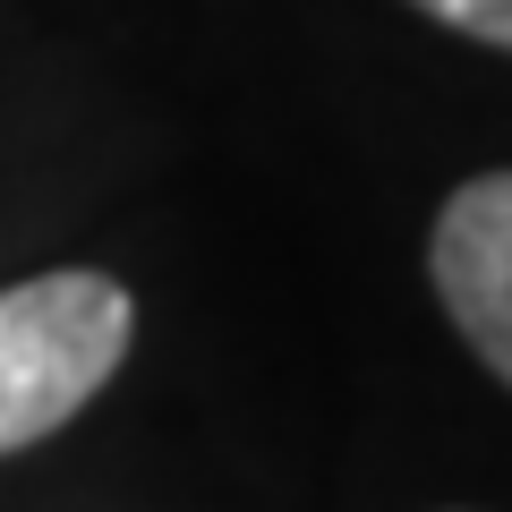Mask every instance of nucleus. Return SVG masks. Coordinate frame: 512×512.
Here are the masks:
<instances>
[{
  "instance_id": "nucleus-1",
  "label": "nucleus",
  "mask_w": 512,
  "mask_h": 512,
  "mask_svg": "<svg viewBox=\"0 0 512 512\" xmlns=\"http://www.w3.org/2000/svg\"><path fill=\"white\" fill-rule=\"evenodd\" d=\"M128 333H137L128 291L86 265L0 291V453L60 436L120 376Z\"/></svg>"
},
{
  "instance_id": "nucleus-2",
  "label": "nucleus",
  "mask_w": 512,
  "mask_h": 512,
  "mask_svg": "<svg viewBox=\"0 0 512 512\" xmlns=\"http://www.w3.org/2000/svg\"><path fill=\"white\" fill-rule=\"evenodd\" d=\"M427 274H436V299L453 308L461 342L512 384V171L453 188L436 248H427Z\"/></svg>"
},
{
  "instance_id": "nucleus-3",
  "label": "nucleus",
  "mask_w": 512,
  "mask_h": 512,
  "mask_svg": "<svg viewBox=\"0 0 512 512\" xmlns=\"http://www.w3.org/2000/svg\"><path fill=\"white\" fill-rule=\"evenodd\" d=\"M427 18H444L453 35L470 43H495V52H512V0H419Z\"/></svg>"
}]
</instances>
